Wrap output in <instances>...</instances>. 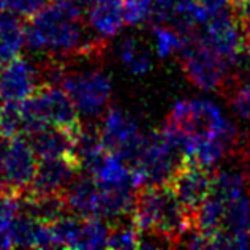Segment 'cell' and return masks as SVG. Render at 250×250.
I'll use <instances>...</instances> for the list:
<instances>
[{
  "label": "cell",
  "instance_id": "16",
  "mask_svg": "<svg viewBox=\"0 0 250 250\" xmlns=\"http://www.w3.org/2000/svg\"><path fill=\"white\" fill-rule=\"evenodd\" d=\"M62 200L65 208L81 219L98 217V187L90 174L75 176L63 190Z\"/></svg>",
  "mask_w": 250,
  "mask_h": 250
},
{
  "label": "cell",
  "instance_id": "12",
  "mask_svg": "<svg viewBox=\"0 0 250 250\" xmlns=\"http://www.w3.org/2000/svg\"><path fill=\"white\" fill-rule=\"evenodd\" d=\"M40 70L21 56L0 65V104L25 102L40 89Z\"/></svg>",
  "mask_w": 250,
  "mask_h": 250
},
{
  "label": "cell",
  "instance_id": "20",
  "mask_svg": "<svg viewBox=\"0 0 250 250\" xmlns=\"http://www.w3.org/2000/svg\"><path fill=\"white\" fill-rule=\"evenodd\" d=\"M124 68L133 76H144L152 70V57L144 46L135 38H124L117 49Z\"/></svg>",
  "mask_w": 250,
  "mask_h": 250
},
{
  "label": "cell",
  "instance_id": "14",
  "mask_svg": "<svg viewBox=\"0 0 250 250\" xmlns=\"http://www.w3.org/2000/svg\"><path fill=\"white\" fill-rule=\"evenodd\" d=\"M85 24L92 35L102 43L116 37L125 24L122 0H98L89 5Z\"/></svg>",
  "mask_w": 250,
  "mask_h": 250
},
{
  "label": "cell",
  "instance_id": "5",
  "mask_svg": "<svg viewBox=\"0 0 250 250\" xmlns=\"http://www.w3.org/2000/svg\"><path fill=\"white\" fill-rule=\"evenodd\" d=\"M184 159L179 144L165 128L144 135L140 152L130 163L136 188L167 186Z\"/></svg>",
  "mask_w": 250,
  "mask_h": 250
},
{
  "label": "cell",
  "instance_id": "13",
  "mask_svg": "<svg viewBox=\"0 0 250 250\" xmlns=\"http://www.w3.org/2000/svg\"><path fill=\"white\" fill-rule=\"evenodd\" d=\"M80 171L73 157H57V159H42L37 165L34 181L30 184L32 198L59 196L67 186L75 179Z\"/></svg>",
  "mask_w": 250,
  "mask_h": 250
},
{
  "label": "cell",
  "instance_id": "27",
  "mask_svg": "<svg viewBox=\"0 0 250 250\" xmlns=\"http://www.w3.org/2000/svg\"><path fill=\"white\" fill-rule=\"evenodd\" d=\"M229 104L241 119H250V81L234 84L229 97Z\"/></svg>",
  "mask_w": 250,
  "mask_h": 250
},
{
  "label": "cell",
  "instance_id": "3",
  "mask_svg": "<svg viewBox=\"0 0 250 250\" xmlns=\"http://www.w3.org/2000/svg\"><path fill=\"white\" fill-rule=\"evenodd\" d=\"M131 222L140 233L157 231L179 239L193 227V215L181 206L168 186H149L136 192Z\"/></svg>",
  "mask_w": 250,
  "mask_h": 250
},
{
  "label": "cell",
  "instance_id": "11",
  "mask_svg": "<svg viewBox=\"0 0 250 250\" xmlns=\"http://www.w3.org/2000/svg\"><path fill=\"white\" fill-rule=\"evenodd\" d=\"M210 184H212V174L209 169L188 159H184L182 165L176 169L167 186L181 203V206L195 215L209 193Z\"/></svg>",
  "mask_w": 250,
  "mask_h": 250
},
{
  "label": "cell",
  "instance_id": "18",
  "mask_svg": "<svg viewBox=\"0 0 250 250\" xmlns=\"http://www.w3.org/2000/svg\"><path fill=\"white\" fill-rule=\"evenodd\" d=\"M75 131L63 128H46L29 136L38 159H57V157H71L75 146Z\"/></svg>",
  "mask_w": 250,
  "mask_h": 250
},
{
  "label": "cell",
  "instance_id": "10",
  "mask_svg": "<svg viewBox=\"0 0 250 250\" xmlns=\"http://www.w3.org/2000/svg\"><path fill=\"white\" fill-rule=\"evenodd\" d=\"M196 35L215 54H219L229 65V68L239 63L244 42L233 10L210 18L205 25L196 30Z\"/></svg>",
  "mask_w": 250,
  "mask_h": 250
},
{
  "label": "cell",
  "instance_id": "30",
  "mask_svg": "<svg viewBox=\"0 0 250 250\" xmlns=\"http://www.w3.org/2000/svg\"><path fill=\"white\" fill-rule=\"evenodd\" d=\"M0 192H2V186H0Z\"/></svg>",
  "mask_w": 250,
  "mask_h": 250
},
{
  "label": "cell",
  "instance_id": "9",
  "mask_svg": "<svg viewBox=\"0 0 250 250\" xmlns=\"http://www.w3.org/2000/svg\"><path fill=\"white\" fill-rule=\"evenodd\" d=\"M98 133L106 150L119 154L128 163L136 159L144 140V133L138 122L119 108L106 109Z\"/></svg>",
  "mask_w": 250,
  "mask_h": 250
},
{
  "label": "cell",
  "instance_id": "24",
  "mask_svg": "<svg viewBox=\"0 0 250 250\" xmlns=\"http://www.w3.org/2000/svg\"><path fill=\"white\" fill-rule=\"evenodd\" d=\"M21 203H19L16 193H0V234L10 236V229L18 215L21 214Z\"/></svg>",
  "mask_w": 250,
  "mask_h": 250
},
{
  "label": "cell",
  "instance_id": "26",
  "mask_svg": "<svg viewBox=\"0 0 250 250\" xmlns=\"http://www.w3.org/2000/svg\"><path fill=\"white\" fill-rule=\"evenodd\" d=\"M140 246V231L133 225H121L109 231L108 249H136Z\"/></svg>",
  "mask_w": 250,
  "mask_h": 250
},
{
  "label": "cell",
  "instance_id": "7",
  "mask_svg": "<svg viewBox=\"0 0 250 250\" xmlns=\"http://www.w3.org/2000/svg\"><path fill=\"white\" fill-rule=\"evenodd\" d=\"M182 70L187 80L205 92H214L227 84L231 70L223 59L203 43L196 30L188 37L187 44L179 52Z\"/></svg>",
  "mask_w": 250,
  "mask_h": 250
},
{
  "label": "cell",
  "instance_id": "1",
  "mask_svg": "<svg viewBox=\"0 0 250 250\" xmlns=\"http://www.w3.org/2000/svg\"><path fill=\"white\" fill-rule=\"evenodd\" d=\"M102 44L83 22V6L75 0H54L25 24V48L32 54L67 59Z\"/></svg>",
  "mask_w": 250,
  "mask_h": 250
},
{
  "label": "cell",
  "instance_id": "2",
  "mask_svg": "<svg viewBox=\"0 0 250 250\" xmlns=\"http://www.w3.org/2000/svg\"><path fill=\"white\" fill-rule=\"evenodd\" d=\"M168 133L179 144L182 154L193 140L220 136L238 141V131L222 109L210 100H182L174 103L165 124Z\"/></svg>",
  "mask_w": 250,
  "mask_h": 250
},
{
  "label": "cell",
  "instance_id": "17",
  "mask_svg": "<svg viewBox=\"0 0 250 250\" xmlns=\"http://www.w3.org/2000/svg\"><path fill=\"white\" fill-rule=\"evenodd\" d=\"M90 176L94 177L100 188H136L131 165L124 157L109 152V150L104 154V157L97 165V168L92 171Z\"/></svg>",
  "mask_w": 250,
  "mask_h": 250
},
{
  "label": "cell",
  "instance_id": "23",
  "mask_svg": "<svg viewBox=\"0 0 250 250\" xmlns=\"http://www.w3.org/2000/svg\"><path fill=\"white\" fill-rule=\"evenodd\" d=\"M22 135V117L21 103H3L0 104V136Z\"/></svg>",
  "mask_w": 250,
  "mask_h": 250
},
{
  "label": "cell",
  "instance_id": "22",
  "mask_svg": "<svg viewBox=\"0 0 250 250\" xmlns=\"http://www.w3.org/2000/svg\"><path fill=\"white\" fill-rule=\"evenodd\" d=\"M109 227L100 217H87L83 219L81 223V233L78 239L76 249H108V239H109Z\"/></svg>",
  "mask_w": 250,
  "mask_h": 250
},
{
  "label": "cell",
  "instance_id": "6",
  "mask_svg": "<svg viewBox=\"0 0 250 250\" xmlns=\"http://www.w3.org/2000/svg\"><path fill=\"white\" fill-rule=\"evenodd\" d=\"M59 84L68 94L78 116L85 121L103 117L109 108L111 95H113V81H111V76L102 68L63 73Z\"/></svg>",
  "mask_w": 250,
  "mask_h": 250
},
{
  "label": "cell",
  "instance_id": "29",
  "mask_svg": "<svg viewBox=\"0 0 250 250\" xmlns=\"http://www.w3.org/2000/svg\"><path fill=\"white\" fill-rule=\"evenodd\" d=\"M238 22H239V29H241V34H242L244 48H247V51L250 52V16L238 19Z\"/></svg>",
  "mask_w": 250,
  "mask_h": 250
},
{
  "label": "cell",
  "instance_id": "15",
  "mask_svg": "<svg viewBox=\"0 0 250 250\" xmlns=\"http://www.w3.org/2000/svg\"><path fill=\"white\" fill-rule=\"evenodd\" d=\"M10 236L15 247L30 249H49L56 247L52 228L49 222L38 219L32 212H22L13 223Z\"/></svg>",
  "mask_w": 250,
  "mask_h": 250
},
{
  "label": "cell",
  "instance_id": "21",
  "mask_svg": "<svg viewBox=\"0 0 250 250\" xmlns=\"http://www.w3.org/2000/svg\"><path fill=\"white\" fill-rule=\"evenodd\" d=\"M152 35L155 42L157 56L165 59L173 54H179L184 49V46L187 44L188 37L192 34L186 35V34H181V32L176 30L174 27H171V25L157 24L152 27Z\"/></svg>",
  "mask_w": 250,
  "mask_h": 250
},
{
  "label": "cell",
  "instance_id": "28",
  "mask_svg": "<svg viewBox=\"0 0 250 250\" xmlns=\"http://www.w3.org/2000/svg\"><path fill=\"white\" fill-rule=\"evenodd\" d=\"M49 0H5L6 13L18 18H32L48 5Z\"/></svg>",
  "mask_w": 250,
  "mask_h": 250
},
{
  "label": "cell",
  "instance_id": "8",
  "mask_svg": "<svg viewBox=\"0 0 250 250\" xmlns=\"http://www.w3.org/2000/svg\"><path fill=\"white\" fill-rule=\"evenodd\" d=\"M38 157L27 136H0V186L19 193L34 181Z\"/></svg>",
  "mask_w": 250,
  "mask_h": 250
},
{
  "label": "cell",
  "instance_id": "4",
  "mask_svg": "<svg viewBox=\"0 0 250 250\" xmlns=\"http://www.w3.org/2000/svg\"><path fill=\"white\" fill-rule=\"evenodd\" d=\"M22 135L32 136L46 128H80V116L62 85L48 84L21 103Z\"/></svg>",
  "mask_w": 250,
  "mask_h": 250
},
{
  "label": "cell",
  "instance_id": "19",
  "mask_svg": "<svg viewBox=\"0 0 250 250\" xmlns=\"http://www.w3.org/2000/svg\"><path fill=\"white\" fill-rule=\"evenodd\" d=\"M25 46V24L11 13L0 16V65L21 56Z\"/></svg>",
  "mask_w": 250,
  "mask_h": 250
},
{
  "label": "cell",
  "instance_id": "25",
  "mask_svg": "<svg viewBox=\"0 0 250 250\" xmlns=\"http://www.w3.org/2000/svg\"><path fill=\"white\" fill-rule=\"evenodd\" d=\"M125 24L141 25L152 19L154 0H122Z\"/></svg>",
  "mask_w": 250,
  "mask_h": 250
}]
</instances>
